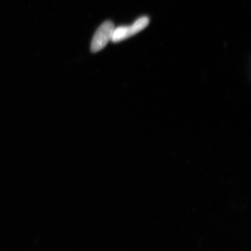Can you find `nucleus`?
I'll list each match as a JSON object with an SVG mask.
<instances>
[{"mask_svg":"<svg viewBox=\"0 0 251 251\" xmlns=\"http://www.w3.org/2000/svg\"><path fill=\"white\" fill-rule=\"evenodd\" d=\"M114 24L111 21H105L96 31L91 44V51L96 53L101 51L111 41Z\"/></svg>","mask_w":251,"mask_h":251,"instance_id":"f257e3e1","label":"nucleus"},{"mask_svg":"<svg viewBox=\"0 0 251 251\" xmlns=\"http://www.w3.org/2000/svg\"><path fill=\"white\" fill-rule=\"evenodd\" d=\"M131 36L132 34H131L130 26H119L115 28L113 31L111 41L114 43L120 42Z\"/></svg>","mask_w":251,"mask_h":251,"instance_id":"f03ea898","label":"nucleus"},{"mask_svg":"<svg viewBox=\"0 0 251 251\" xmlns=\"http://www.w3.org/2000/svg\"><path fill=\"white\" fill-rule=\"evenodd\" d=\"M149 23L150 20L147 17H143L138 19L132 25L130 26L132 36L145 29Z\"/></svg>","mask_w":251,"mask_h":251,"instance_id":"7ed1b4c3","label":"nucleus"}]
</instances>
